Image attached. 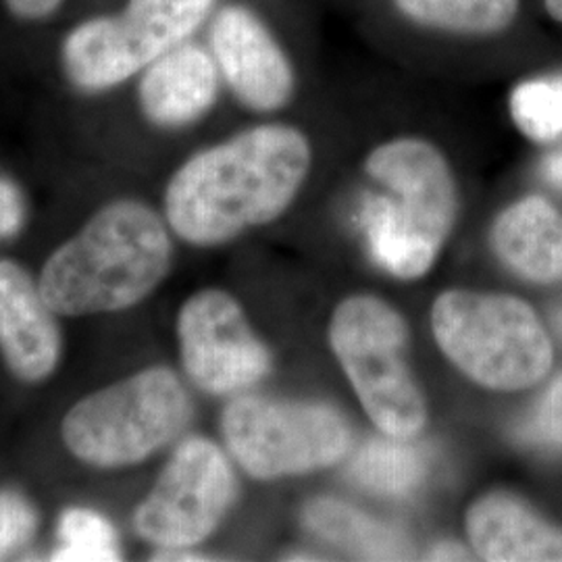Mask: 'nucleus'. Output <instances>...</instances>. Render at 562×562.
I'll return each instance as SVG.
<instances>
[{"label": "nucleus", "instance_id": "obj_1", "mask_svg": "<svg viewBox=\"0 0 562 562\" xmlns=\"http://www.w3.org/2000/svg\"><path fill=\"white\" fill-rule=\"evenodd\" d=\"M306 134L265 123L209 146L181 165L165 190V220L192 246L211 248L280 220L311 173Z\"/></svg>", "mask_w": 562, "mask_h": 562}, {"label": "nucleus", "instance_id": "obj_2", "mask_svg": "<svg viewBox=\"0 0 562 562\" xmlns=\"http://www.w3.org/2000/svg\"><path fill=\"white\" fill-rule=\"evenodd\" d=\"M169 223L142 201L109 202L46 259L42 296L59 317L127 311L167 278L173 259Z\"/></svg>", "mask_w": 562, "mask_h": 562}, {"label": "nucleus", "instance_id": "obj_3", "mask_svg": "<svg viewBox=\"0 0 562 562\" xmlns=\"http://www.w3.org/2000/svg\"><path fill=\"white\" fill-rule=\"evenodd\" d=\"M364 173L383 188L362 202L371 259L398 280H419L440 259L457 223L459 192L450 162L436 144L402 136L375 146Z\"/></svg>", "mask_w": 562, "mask_h": 562}, {"label": "nucleus", "instance_id": "obj_4", "mask_svg": "<svg viewBox=\"0 0 562 562\" xmlns=\"http://www.w3.org/2000/svg\"><path fill=\"white\" fill-rule=\"evenodd\" d=\"M429 325L450 364L485 390L519 392L552 369V340L517 296L452 288L431 304Z\"/></svg>", "mask_w": 562, "mask_h": 562}, {"label": "nucleus", "instance_id": "obj_5", "mask_svg": "<svg viewBox=\"0 0 562 562\" xmlns=\"http://www.w3.org/2000/svg\"><path fill=\"white\" fill-rule=\"evenodd\" d=\"M327 341L380 434L419 438L429 408L408 361L411 331L401 311L378 296L352 294L334 308Z\"/></svg>", "mask_w": 562, "mask_h": 562}, {"label": "nucleus", "instance_id": "obj_6", "mask_svg": "<svg viewBox=\"0 0 562 562\" xmlns=\"http://www.w3.org/2000/svg\"><path fill=\"white\" fill-rule=\"evenodd\" d=\"M192 417L176 371L146 367L76 402L60 423L65 448L94 469H127L173 442Z\"/></svg>", "mask_w": 562, "mask_h": 562}, {"label": "nucleus", "instance_id": "obj_7", "mask_svg": "<svg viewBox=\"0 0 562 562\" xmlns=\"http://www.w3.org/2000/svg\"><path fill=\"white\" fill-rule=\"evenodd\" d=\"M222 434L232 461L261 482L329 469L352 446L350 425L338 408L250 392L223 408Z\"/></svg>", "mask_w": 562, "mask_h": 562}, {"label": "nucleus", "instance_id": "obj_8", "mask_svg": "<svg viewBox=\"0 0 562 562\" xmlns=\"http://www.w3.org/2000/svg\"><path fill=\"white\" fill-rule=\"evenodd\" d=\"M217 0H127L120 15L83 21L63 42L69 81L83 92H104L144 71L188 41Z\"/></svg>", "mask_w": 562, "mask_h": 562}, {"label": "nucleus", "instance_id": "obj_9", "mask_svg": "<svg viewBox=\"0 0 562 562\" xmlns=\"http://www.w3.org/2000/svg\"><path fill=\"white\" fill-rule=\"evenodd\" d=\"M229 459L217 443L201 436L178 443L134 513V529L142 540L157 550H190L206 542L238 494Z\"/></svg>", "mask_w": 562, "mask_h": 562}, {"label": "nucleus", "instance_id": "obj_10", "mask_svg": "<svg viewBox=\"0 0 562 562\" xmlns=\"http://www.w3.org/2000/svg\"><path fill=\"white\" fill-rule=\"evenodd\" d=\"M178 344L188 380L211 396L244 394L273 367L240 302L222 288L201 290L181 304Z\"/></svg>", "mask_w": 562, "mask_h": 562}, {"label": "nucleus", "instance_id": "obj_11", "mask_svg": "<svg viewBox=\"0 0 562 562\" xmlns=\"http://www.w3.org/2000/svg\"><path fill=\"white\" fill-rule=\"evenodd\" d=\"M209 46L223 81L250 111L283 109L296 86L294 67L265 21L244 4H225L209 27Z\"/></svg>", "mask_w": 562, "mask_h": 562}, {"label": "nucleus", "instance_id": "obj_12", "mask_svg": "<svg viewBox=\"0 0 562 562\" xmlns=\"http://www.w3.org/2000/svg\"><path fill=\"white\" fill-rule=\"evenodd\" d=\"M57 313L20 262L0 261V355L25 383L46 382L63 357Z\"/></svg>", "mask_w": 562, "mask_h": 562}, {"label": "nucleus", "instance_id": "obj_13", "mask_svg": "<svg viewBox=\"0 0 562 562\" xmlns=\"http://www.w3.org/2000/svg\"><path fill=\"white\" fill-rule=\"evenodd\" d=\"M220 67L211 48L181 42L142 71L138 99L144 117L167 130L204 117L220 94Z\"/></svg>", "mask_w": 562, "mask_h": 562}, {"label": "nucleus", "instance_id": "obj_14", "mask_svg": "<svg viewBox=\"0 0 562 562\" xmlns=\"http://www.w3.org/2000/svg\"><path fill=\"white\" fill-rule=\"evenodd\" d=\"M471 550L487 562H562V529L508 492H490L467 510Z\"/></svg>", "mask_w": 562, "mask_h": 562}, {"label": "nucleus", "instance_id": "obj_15", "mask_svg": "<svg viewBox=\"0 0 562 562\" xmlns=\"http://www.w3.org/2000/svg\"><path fill=\"white\" fill-rule=\"evenodd\" d=\"M490 244L525 280H562V215L542 196H525L506 206L492 225Z\"/></svg>", "mask_w": 562, "mask_h": 562}, {"label": "nucleus", "instance_id": "obj_16", "mask_svg": "<svg viewBox=\"0 0 562 562\" xmlns=\"http://www.w3.org/2000/svg\"><path fill=\"white\" fill-rule=\"evenodd\" d=\"M304 527L362 561H408L415 548L398 525L385 522L340 498H313L302 510Z\"/></svg>", "mask_w": 562, "mask_h": 562}, {"label": "nucleus", "instance_id": "obj_17", "mask_svg": "<svg viewBox=\"0 0 562 562\" xmlns=\"http://www.w3.org/2000/svg\"><path fill=\"white\" fill-rule=\"evenodd\" d=\"M427 473L429 464L419 446L385 434L362 443L350 459V477L364 490L390 498L415 494Z\"/></svg>", "mask_w": 562, "mask_h": 562}, {"label": "nucleus", "instance_id": "obj_18", "mask_svg": "<svg viewBox=\"0 0 562 562\" xmlns=\"http://www.w3.org/2000/svg\"><path fill=\"white\" fill-rule=\"evenodd\" d=\"M406 20L448 34L494 36L508 30L521 0H392Z\"/></svg>", "mask_w": 562, "mask_h": 562}, {"label": "nucleus", "instance_id": "obj_19", "mask_svg": "<svg viewBox=\"0 0 562 562\" xmlns=\"http://www.w3.org/2000/svg\"><path fill=\"white\" fill-rule=\"evenodd\" d=\"M59 546L53 552L57 562L121 561L120 533L102 513L86 506H71L57 522Z\"/></svg>", "mask_w": 562, "mask_h": 562}, {"label": "nucleus", "instance_id": "obj_20", "mask_svg": "<svg viewBox=\"0 0 562 562\" xmlns=\"http://www.w3.org/2000/svg\"><path fill=\"white\" fill-rule=\"evenodd\" d=\"M508 111L517 130L533 142L562 136V74L531 78L515 86Z\"/></svg>", "mask_w": 562, "mask_h": 562}, {"label": "nucleus", "instance_id": "obj_21", "mask_svg": "<svg viewBox=\"0 0 562 562\" xmlns=\"http://www.w3.org/2000/svg\"><path fill=\"white\" fill-rule=\"evenodd\" d=\"M519 440L543 452H562V373L522 417Z\"/></svg>", "mask_w": 562, "mask_h": 562}, {"label": "nucleus", "instance_id": "obj_22", "mask_svg": "<svg viewBox=\"0 0 562 562\" xmlns=\"http://www.w3.org/2000/svg\"><path fill=\"white\" fill-rule=\"evenodd\" d=\"M38 529V513L25 496L0 490V561L20 552Z\"/></svg>", "mask_w": 562, "mask_h": 562}, {"label": "nucleus", "instance_id": "obj_23", "mask_svg": "<svg viewBox=\"0 0 562 562\" xmlns=\"http://www.w3.org/2000/svg\"><path fill=\"white\" fill-rule=\"evenodd\" d=\"M4 2L15 18L36 21L53 15L63 0H4Z\"/></svg>", "mask_w": 562, "mask_h": 562}, {"label": "nucleus", "instance_id": "obj_24", "mask_svg": "<svg viewBox=\"0 0 562 562\" xmlns=\"http://www.w3.org/2000/svg\"><path fill=\"white\" fill-rule=\"evenodd\" d=\"M471 557L469 548H464L462 543L452 542V540H443L436 543L427 550V561H467Z\"/></svg>", "mask_w": 562, "mask_h": 562}, {"label": "nucleus", "instance_id": "obj_25", "mask_svg": "<svg viewBox=\"0 0 562 562\" xmlns=\"http://www.w3.org/2000/svg\"><path fill=\"white\" fill-rule=\"evenodd\" d=\"M542 176L546 180L550 181L552 186L562 188V150L548 157L542 165Z\"/></svg>", "mask_w": 562, "mask_h": 562}, {"label": "nucleus", "instance_id": "obj_26", "mask_svg": "<svg viewBox=\"0 0 562 562\" xmlns=\"http://www.w3.org/2000/svg\"><path fill=\"white\" fill-rule=\"evenodd\" d=\"M543 7L550 20L562 23V0H543Z\"/></svg>", "mask_w": 562, "mask_h": 562}, {"label": "nucleus", "instance_id": "obj_27", "mask_svg": "<svg viewBox=\"0 0 562 562\" xmlns=\"http://www.w3.org/2000/svg\"><path fill=\"white\" fill-rule=\"evenodd\" d=\"M554 325H557V331H559V336L562 338V308L557 313V322H554Z\"/></svg>", "mask_w": 562, "mask_h": 562}]
</instances>
